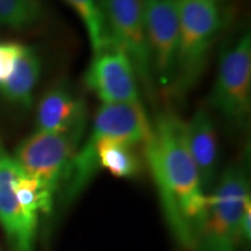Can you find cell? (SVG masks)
<instances>
[{
	"label": "cell",
	"mask_w": 251,
	"mask_h": 251,
	"mask_svg": "<svg viewBox=\"0 0 251 251\" xmlns=\"http://www.w3.org/2000/svg\"><path fill=\"white\" fill-rule=\"evenodd\" d=\"M143 146L163 213L175 240L181 249L197 251L208 194L203 191L187 149L185 121L175 112H162Z\"/></svg>",
	"instance_id": "obj_1"
},
{
	"label": "cell",
	"mask_w": 251,
	"mask_h": 251,
	"mask_svg": "<svg viewBox=\"0 0 251 251\" xmlns=\"http://www.w3.org/2000/svg\"><path fill=\"white\" fill-rule=\"evenodd\" d=\"M178 13L179 48L168 93L172 98H181L196 85L224 26L220 0H178Z\"/></svg>",
	"instance_id": "obj_2"
},
{
	"label": "cell",
	"mask_w": 251,
	"mask_h": 251,
	"mask_svg": "<svg viewBox=\"0 0 251 251\" xmlns=\"http://www.w3.org/2000/svg\"><path fill=\"white\" fill-rule=\"evenodd\" d=\"M248 202L250 183L247 165L235 163L225 170L215 190L208 196V207L197 251H238L240 224Z\"/></svg>",
	"instance_id": "obj_3"
},
{
	"label": "cell",
	"mask_w": 251,
	"mask_h": 251,
	"mask_svg": "<svg viewBox=\"0 0 251 251\" xmlns=\"http://www.w3.org/2000/svg\"><path fill=\"white\" fill-rule=\"evenodd\" d=\"M209 101L229 126L236 129L248 126L251 112V35L249 31L243 33L222 49Z\"/></svg>",
	"instance_id": "obj_4"
},
{
	"label": "cell",
	"mask_w": 251,
	"mask_h": 251,
	"mask_svg": "<svg viewBox=\"0 0 251 251\" xmlns=\"http://www.w3.org/2000/svg\"><path fill=\"white\" fill-rule=\"evenodd\" d=\"M86 130L48 133L36 130L19 144L14 161L27 176L52 193L61 187Z\"/></svg>",
	"instance_id": "obj_5"
},
{
	"label": "cell",
	"mask_w": 251,
	"mask_h": 251,
	"mask_svg": "<svg viewBox=\"0 0 251 251\" xmlns=\"http://www.w3.org/2000/svg\"><path fill=\"white\" fill-rule=\"evenodd\" d=\"M113 47L130 59L147 89L153 80L146 28V0H103Z\"/></svg>",
	"instance_id": "obj_6"
},
{
	"label": "cell",
	"mask_w": 251,
	"mask_h": 251,
	"mask_svg": "<svg viewBox=\"0 0 251 251\" xmlns=\"http://www.w3.org/2000/svg\"><path fill=\"white\" fill-rule=\"evenodd\" d=\"M146 28L153 80L169 93L179 48L178 0H146Z\"/></svg>",
	"instance_id": "obj_7"
},
{
	"label": "cell",
	"mask_w": 251,
	"mask_h": 251,
	"mask_svg": "<svg viewBox=\"0 0 251 251\" xmlns=\"http://www.w3.org/2000/svg\"><path fill=\"white\" fill-rule=\"evenodd\" d=\"M84 83L102 103L141 102L133 64L115 47L94 54Z\"/></svg>",
	"instance_id": "obj_8"
},
{
	"label": "cell",
	"mask_w": 251,
	"mask_h": 251,
	"mask_svg": "<svg viewBox=\"0 0 251 251\" xmlns=\"http://www.w3.org/2000/svg\"><path fill=\"white\" fill-rule=\"evenodd\" d=\"M21 172L14 158L0 148V224L13 251H34L37 220L26 215L13 188Z\"/></svg>",
	"instance_id": "obj_9"
},
{
	"label": "cell",
	"mask_w": 251,
	"mask_h": 251,
	"mask_svg": "<svg viewBox=\"0 0 251 251\" xmlns=\"http://www.w3.org/2000/svg\"><path fill=\"white\" fill-rule=\"evenodd\" d=\"M36 127L37 130L48 133L86 130V103L68 86L59 84L41 99L36 113Z\"/></svg>",
	"instance_id": "obj_10"
},
{
	"label": "cell",
	"mask_w": 251,
	"mask_h": 251,
	"mask_svg": "<svg viewBox=\"0 0 251 251\" xmlns=\"http://www.w3.org/2000/svg\"><path fill=\"white\" fill-rule=\"evenodd\" d=\"M185 139L199 174L201 186L207 193L215 183L219 164L215 125L207 109H198L190 120L185 121Z\"/></svg>",
	"instance_id": "obj_11"
},
{
	"label": "cell",
	"mask_w": 251,
	"mask_h": 251,
	"mask_svg": "<svg viewBox=\"0 0 251 251\" xmlns=\"http://www.w3.org/2000/svg\"><path fill=\"white\" fill-rule=\"evenodd\" d=\"M40 74L41 59L39 54L31 47H25L11 76L0 85V93L8 101L29 108Z\"/></svg>",
	"instance_id": "obj_12"
},
{
	"label": "cell",
	"mask_w": 251,
	"mask_h": 251,
	"mask_svg": "<svg viewBox=\"0 0 251 251\" xmlns=\"http://www.w3.org/2000/svg\"><path fill=\"white\" fill-rule=\"evenodd\" d=\"M85 27L94 54L112 48L103 0H65Z\"/></svg>",
	"instance_id": "obj_13"
},
{
	"label": "cell",
	"mask_w": 251,
	"mask_h": 251,
	"mask_svg": "<svg viewBox=\"0 0 251 251\" xmlns=\"http://www.w3.org/2000/svg\"><path fill=\"white\" fill-rule=\"evenodd\" d=\"M13 188L21 208L29 218L37 220L39 212L49 214L52 211L55 194L24 171L15 178Z\"/></svg>",
	"instance_id": "obj_14"
},
{
	"label": "cell",
	"mask_w": 251,
	"mask_h": 251,
	"mask_svg": "<svg viewBox=\"0 0 251 251\" xmlns=\"http://www.w3.org/2000/svg\"><path fill=\"white\" fill-rule=\"evenodd\" d=\"M45 17L40 0H0V26L26 29Z\"/></svg>",
	"instance_id": "obj_15"
},
{
	"label": "cell",
	"mask_w": 251,
	"mask_h": 251,
	"mask_svg": "<svg viewBox=\"0 0 251 251\" xmlns=\"http://www.w3.org/2000/svg\"><path fill=\"white\" fill-rule=\"evenodd\" d=\"M24 45L19 42H0V85L11 76L18 58L23 54Z\"/></svg>",
	"instance_id": "obj_16"
},
{
	"label": "cell",
	"mask_w": 251,
	"mask_h": 251,
	"mask_svg": "<svg viewBox=\"0 0 251 251\" xmlns=\"http://www.w3.org/2000/svg\"><path fill=\"white\" fill-rule=\"evenodd\" d=\"M251 237V201L248 202L240 224L241 244H249Z\"/></svg>",
	"instance_id": "obj_17"
}]
</instances>
